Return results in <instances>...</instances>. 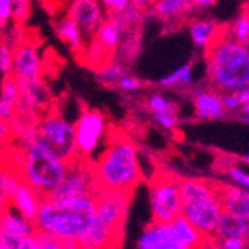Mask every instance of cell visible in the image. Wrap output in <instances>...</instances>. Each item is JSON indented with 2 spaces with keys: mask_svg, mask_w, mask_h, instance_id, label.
I'll use <instances>...</instances> for the list:
<instances>
[{
  "mask_svg": "<svg viewBox=\"0 0 249 249\" xmlns=\"http://www.w3.org/2000/svg\"><path fill=\"white\" fill-rule=\"evenodd\" d=\"M100 191L131 196L142 182V166L138 146L128 134L112 128L106 146L93 161Z\"/></svg>",
  "mask_w": 249,
  "mask_h": 249,
  "instance_id": "6da1fadb",
  "label": "cell"
},
{
  "mask_svg": "<svg viewBox=\"0 0 249 249\" xmlns=\"http://www.w3.org/2000/svg\"><path fill=\"white\" fill-rule=\"evenodd\" d=\"M96 196H45L35 219L36 231L79 242L91 225Z\"/></svg>",
  "mask_w": 249,
  "mask_h": 249,
  "instance_id": "7a4b0ae2",
  "label": "cell"
},
{
  "mask_svg": "<svg viewBox=\"0 0 249 249\" xmlns=\"http://www.w3.org/2000/svg\"><path fill=\"white\" fill-rule=\"evenodd\" d=\"M211 85L221 93H236L249 87V54L245 45L229 35V27L205 51Z\"/></svg>",
  "mask_w": 249,
  "mask_h": 249,
  "instance_id": "3957f363",
  "label": "cell"
},
{
  "mask_svg": "<svg viewBox=\"0 0 249 249\" xmlns=\"http://www.w3.org/2000/svg\"><path fill=\"white\" fill-rule=\"evenodd\" d=\"M131 196L99 191L94 216L85 236L78 242L79 249H120Z\"/></svg>",
  "mask_w": 249,
  "mask_h": 249,
  "instance_id": "277c9868",
  "label": "cell"
},
{
  "mask_svg": "<svg viewBox=\"0 0 249 249\" xmlns=\"http://www.w3.org/2000/svg\"><path fill=\"white\" fill-rule=\"evenodd\" d=\"M67 166L69 164L51 155L36 141L26 146H18L17 172L42 197L51 196L63 184Z\"/></svg>",
  "mask_w": 249,
  "mask_h": 249,
  "instance_id": "5b68a950",
  "label": "cell"
},
{
  "mask_svg": "<svg viewBox=\"0 0 249 249\" xmlns=\"http://www.w3.org/2000/svg\"><path fill=\"white\" fill-rule=\"evenodd\" d=\"M205 242L184 216H179L172 222H149L136 242V249H203Z\"/></svg>",
  "mask_w": 249,
  "mask_h": 249,
  "instance_id": "8992f818",
  "label": "cell"
},
{
  "mask_svg": "<svg viewBox=\"0 0 249 249\" xmlns=\"http://www.w3.org/2000/svg\"><path fill=\"white\" fill-rule=\"evenodd\" d=\"M35 141L66 164L79 158L75 142V124L57 110H47L39 117Z\"/></svg>",
  "mask_w": 249,
  "mask_h": 249,
  "instance_id": "52a82bcc",
  "label": "cell"
},
{
  "mask_svg": "<svg viewBox=\"0 0 249 249\" xmlns=\"http://www.w3.org/2000/svg\"><path fill=\"white\" fill-rule=\"evenodd\" d=\"M149 205L154 222H172L182 216L180 179L167 172L154 175L149 182Z\"/></svg>",
  "mask_w": 249,
  "mask_h": 249,
  "instance_id": "ba28073f",
  "label": "cell"
},
{
  "mask_svg": "<svg viewBox=\"0 0 249 249\" xmlns=\"http://www.w3.org/2000/svg\"><path fill=\"white\" fill-rule=\"evenodd\" d=\"M75 124V142L78 157L84 160L94 161V155L100 145L109 138V121L99 109L85 107L79 114Z\"/></svg>",
  "mask_w": 249,
  "mask_h": 249,
  "instance_id": "9c48e42d",
  "label": "cell"
},
{
  "mask_svg": "<svg viewBox=\"0 0 249 249\" xmlns=\"http://www.w3.org/2000/svg\"><path fill=\"white\" fill-rule=\"evenodd\" d=\"M221 215L222 208L219 205L218 194L206 198L184 201L182 206V216L205 239L215 236Z\"/></svg>",
  "mask_w": 249,
  "mask_h": 249,
  "instance_id": "30bf717a",
  "label": "cell"
},
{
  "mask_svg": "<svg viewBox=\"0 0 249 249\" xmlns=\"http://www.w3.org/2000/svg\"><path fill=\"white\" fill-rule=\"evenodd\" d=\"M99 191L93 161L76 158L67 166L63 184L51 196H97Z\"/></svg>",
  "mask_w": 249,
  "mask_h": 249,
  "instance_id": "8fae6325",
  "label": "cell"
},
{
  "mask_svg": "<svg viewBox=\"0 0 249 249\" xmlns=\"http://www.w3.org/2000/svg\"><path fill=\"white\" fill-rule=\"evenodd\" d=\"M18 85H39L42 82V58L33 42L24 40L14 50L12 75Z\"/></svg>",
  "mask_w": 249,
  "mask_h": 249,
  "instance_id": "7c38bea8",
  "label": "cell"
},
{
  "mask_svg": "<svg viewBox=\"0 0 249 249\" xmlns=\"http://www.w3.org/2000/svg\"><path fill=\"white\" fill-rule=\"evenodd\" d=\"M66 15L79 26L87 40L94 37L107 18L102 0H72Z\"/></svg>",
  "mask_w": 249,
  "mask_h": 249,
  "instance_id": "4fadbf2b",
  "label": "cell"
},
{
  "mask_svg": "<svg viewBox=\"0 0 249 249\" xmlns=\"http://www.w3.org/2000/svg\"><path fill=\"white\" fill-rule=\"evenodd\" d=\"M36 234L35 224L21 216L12 208H6L0 219V243L8 249H18L26 239Z\"/></svg>",
  "mask_w": 249,
  "mask_h": 249,
  "instance_id": "5bb4252c",
  "label": "cell"
},
{
  "mask_svg": "<svg viewBox=\"0 0 249 249\" xmlns=\"http://www.w3.org/2000/svg\"><path fill=\"white\" fill-rule=\"evenodd\" d=\"M215 187L224 213H229L239 219L249 216V190L224 184H215Z\"/></svg>",
  "mask_w": 249,
  "mask_h": 249,
  "instance_id": "9a60e30c",
  "label": "cell"
},
{
  "mask_svg": "<svg viewBox=\"0 0 249 249\" xmlns=\"http://www.w3.org/2000/svg\"><path fill=\"white\" fill-rule=\"evenodd\" d=\"M42 196L33 190L24 180H21L19 185L14 190L9 201V208H12L15 212H18L21 216L32 221L35 224V219L37 216L39 208H40Z\"/></svg>",
  "mask_w": 249,
  "mask_h": 249,
  "instance_id": "2e32d148",
  "label": "cell"
},
{
  "mask_svg": "<svg viewBox=\"0 0 249 249\" xmlns=\"http://www.w3.org/2000/svg\"><path fill=\"white\" fill-rule=\"evenodd\" d=\"M54 32L60 40H63L67 47H69L73 54L76 55H84L87 50V39L79 29V26L71 18V17H60L54 22Z\"/></svg>",
  "mask_w": 249,
  "mask_h": 249,
  "instance_id": "e0dca14e",
  "label": "cell"
},
{
  "mask_svg": "<svg viewBox=\"0 0 249 249\" xmlns=\"http://www.w3.org/2000/svg\"><path fill=\"white\" fill-rule=\"evenodd\" d=\"M194 8L193 0H157L151 12L163 22H178L187 18Z\"/></svg>",
  "mask_w": 249,
  "mask_h": 249,
  "instance_id": "ac0fdd59",
  "label": "cell"
},
{
  "mask_svg": "<svg viewBox=\"0 0 249 249\" xmlns=\"http://www.w3.org/2000/svg\"><path fill=\"white\" fill-rule=\"evenodd\" d=\"M227 30L213 19H194L190 22V35L196 47L208 50L211 45Z\"/></svg>",
  "mask_w": 249,
  "mask_h": 249,
  "instance_id": "d6986e66",
  "label": "cell"
},
{
  "mask_svg": "<svg viewBox=\"0 0 249 249\" xmlns=\"http://www.w3.org/2000/svg\"><path fill=\"white\" fill-rule=\"evenodd\" d=\"M19 99L18 82L12 78H3L0 82V121L11 124L17 117V107Z\"/></svg>",
  "mask_w": 249,
  "mask_h": 249,
  "instance_id": "ffe728a7",
  "label": "cell"
},
{
  "mask_svg": "<svg viewBox=\"0 0 249 249\" xmlns=\"http://www.w3.org/2000/svg\"><path fill=\"white\" fill-rule=\"evenodd\" d=\"M194 109L200 120H216L224 117L225 109L221 96L211 89H201L194 96Z\"/></svg>",
  "mask_w": 249,
  "mask_h": 249,
  "instance_id": "44dd1931",
  "label": "cell"
},
{
  "mask_svg": "<svg viewBox=\"0 0 249 249\" xmlns=\"http://www.w3.org/2000/svg\"><path fill=\"white\" fill-rule=\"evenodd\" d=\"M19 173L11 166H0V211L9 208V201L14 190L21 182Z\"/></svg>",
  "mask_w": 249,
  "mask_h": 249,
  "instance_id": "7402d4cb",
  "label": "cell"
},
{
  "mask_svg": "<svg viewBox=\"0 0 249 249\" xmlns=\"http://www.w3.org/2000/svg\"><path fill=\"white\" fill-rule=\"evenodd\" d=\"M96 75L102 84L110 88H115L117 84L121 81V78L128 75V67L125 63H121L118 60H110L109 63L96 69Z\"/></svg>",
  "mask_w": 249,
  "mask_h": 249,
  "instance_id": "603a6c76",
  "label": "cell"
},
{
  "mask_svg": "<svg viewBox=\"0 0 249 249\" xmlns=\"http://www.w3.org/2000/svg\"><path fill=\"white\" fill-rule=\"evenodd\" d=\"M213 237H216V239L243 237L242 236V222H240V219L236 218V216H231L229 213H224L222 212Z\"/></svg>",
  "mask_w": 249,
  "mask_h": 249,
  "instance_id": "cb8c5ba5",
  "label": "cell"
},
{
  "mask_svg": "<svg viewBox=\"0 0 249 249\" xmlns=\"http://www.w3.org/2000/svg\"><path fill=\"white\" fill-rule=\"evenodd\" d=\"M191 81H193V66L184 64L178 67L172 73L163 76L158 81V85L169 88V87H176V85H190Z\"/></svg>",
  "mask_w": 249,
  "mask_h": 249,
  "instance_id": "d4e9b609",
  "label": "cell"
},
{
  "mask_svg": "<svg viewBox=\"0 0 249 249\" xmlns=\"http://www.w3.org/2000/svg\"><path fill=\"white\" fill-rule=\"evenodd\" d=\"M35 239H36V249H79L76 242L63 240L39 231H36Z\"/></svg>",
  "mask_w": 249,
  "mask_h": 249,
  "instance_id": "484cf974",
  "label": "cell"
},
{
  "mask_svg": "<svg viewBox=\"0 0 249 249\" xmlns=\"http://www.w3.org/2000/svg\"><path fill=\"white\" fill-rule=\"evenodd\" d=\"M229 35L242 45H246L249 42V11H245L239 15V18L229 29Z\"/></svg>",
  "mask_w": 249,
  "mask_h": 249,
  "instance_id": "4316f807",
  "label": "cell"
},
{
  "mask_svg": "<svg viewBox=\"0 0 249 249\" xmlns=\"http://www.w3.org/2000/svg\"><path fill=\"white\" fill-rule=\"evenodd\" d=\"M14 50L9 43L0 40V75L8 78L12 75V61H14Z\"/></svg>",
  "mask_w": 249,
  "mask_h": 249,
  "instance_id": "83f0119b",
  "label": "cell"
},
{
  "mask_svg": "<svg viewBox=\"0 0 249 249\" xmlns=\"http://www.w3.org/2000/svg\"><path fill=\"white\" fill-rule=\"evenodd\" d=\"M32 12L30 0H12V21L15 24L21 26L26 22Z\"/></svg>",
  "mask_w": 249,
  "mask_h": 249,
  "instance_id": "f1b7e54d",
  "label": "cell"
},
{
  "mask_svg": "<svg viewBox=\"0 0 249 249\" xmlns=\"http://www.w3.org/2000/svg\"><path fill=\"white\" fill-rule=\"evenodd\" d=\"M148 109L152 112V114H161V112H175V106L173 103L166 99L161 94H152L148 99Z\"/></svg>",
  "mask_w": 249,
  "mask_h": 249,
  "instance_id": "f546056e",
  "label": "cell"
},
{
  "mask_svg": "<svg viewBox=\"0 0 249 249\" xmlns=\"http://www.w3.org/2000/svg\"><path fill=\"white\" fill-rule=\"evenodd\" d=\"M102 5L109 17L125 12L128 8L133 6V0H102Z\"/></svg>",
  "mask_w": 249,
  "mask_h": 249,
  "instance_id": "4dcf8cb0",
  "label": "cell"
},
{
  "mask_svg": "<svg viewBox=\"0 0 249 249\" xmlns=\"http://www.w3.org/2000/svg\"><path fill=\"white\" fill-rule=\"evenodd\" d=\"M215 239L218 249H248V242L243 237H227V239Z\"/></svg>",
  "mask_w": 249,
  "mask_h": 249,
  "instance_id": "1f68e13d",
  "label": "cell"
},
{
  "mask_svg": "<svg viewBox=\"0 0 249 249\" xmlns=\"http://www.w3.org/2000/svg\"><path fill=\"white\" fill-rule=\"evenodd\" d=\"M141 87H142V81L128 73L124 78H121V81L117 84L115 88L121 89L123 93H133V91H138Z\"/></svg>",
  "mask_w": 249,
  "mask_h": 249,
  "instance_id": "d6a6232c",
  "label": "cell"
},
{
  "mask_svg": "<svg viewBox=\"0 0 249 249\" xmlns=\"http://www.w3.org/2000/svg\"><path fill=\"white\" fill-rule=\"evenodd\" d=\"M152 120L160 124L166 130H173L178 124L175 112H161V114H152Z\"/></svg>",
  "mask_w": 249,
  "mask_h": 249,
  "instance_id": "836d02e7",
  "label": "cell"
},
{
  "mask_svg": "<svg viewBox=\"0 0 249 249\" xmlns=\"http://www.w3.org/2000/svg\"><path fill=\"white\" fill-rule=\"evenodd\" d=\"M229 176L234 180L237 184V187L240 188H245V190H249V173H246L245 170L239 169V167H229L227 170Z\"/></svg>",
  "mask_w": 249,
  "mask_h": 249,
  "instance_id": "e575fe53",
  "label": "cell"
},
{
  "mask_svg": "<svg viewBox=\"0 0 249 249\" xmlns=\"http://www.w3.org/2000/svg\"><path fill=\"white\" fill-rule=\"evenodd\" d=\"M12 19V0H0V29L5 30Z\"/></svg>",
  "mask_w": 249,
  "mask_h": 249,
  "instance_id": "d590c367",
  "label": "cell"
},
{
  "mask_svg": "<svg viewBox=\"0 0 249 249\" xmlns=\"http://www.w3.org/2000/svg\"><path fill=\"white\" fill-rule=\"evenodd\" d=\"M221 100H222V106L225 110H237L239 107H242L236 93H225L221 96Z\"/></svg>",
  "mask_w": 249,
  "mask_h": 249,
  "instance_id": "8d00e7d4",
  "label": "cell"
},
{
  "mask_svg": "<svg viewBox=\"0 0 249 249\" xmlns=\"http://www.w3.org/2000/svg\"><path fill=\"white\" fill-rule=\"evenodd\" d=\"M12 141V130L11 124L0 121V151H2Z\"/></svg>",
  "mask_w": 249,
  "mask_h": 249,
  "instance_id": "74e56055",
  "label": "cell"
},
{
  "mask_svg": "<svg viewBox=\"0 0 249 249\" xmlns=\"http://www.w3.org/2000/svg\"><path fill=\"white\" fill-rule=\"evenodd\" d=\"M157 2V0H133V6L139 8L142 11H148L152 8V5Z\"/></svg>",
  "mask_w": 249,
  "mask_h": 249,
  "instance_id": "f35d334b",
  "label": "cell"
},
{
  "mask_svg": "<svg viewBox=\"0 0 249 249\" xmlns=\"http://www.w3.org/2000/svg\"><path fill=\"white\" fill-rule=\"evenodd\" d=\"M236 96H237V99H239L242 106L249 105V87L248 88H242V89H239V91H236Z\"/></svg>",
  "mask_w": 249,
  "mask_h": 249,
  "instance_id": "ab89813d",
  "label": "cell"
},
{
  "mask_svg": "<svg viewBox=\"0 0 249 249\" xmlns=\"http://www.w3.org/2000/svg\"><path fill=\"white\" fill-rule=\"evenodd\" d=\"M240 222H242V236L246 242H249V216L242 218Z\"/></svg>",
  "mask_w": 249,
  "mask_h": 249,
  "instance_id": "60d3db41",
  "label": "cell"
},
{
  "mask_svg": "<svg viewBox=\"0 0 249 249\" xmlns=\"http://www.w3.org/2000/svg\"><path fill=\"white\" fill-rule=\"evenodd\" d=\"M18 249H36V239H35V236L26 239L24 242L21 243V246Z\"/></svg>",
  "mask_w": 249,
  "mask_h": 249,
  "instance_id": "b9f144b4",
  "label": "cell"
},
{
  "mask_svg": "<svg viewBox=\"0 0 249 249\" xmlns=\"http://www.w3.org/2000/svg\"><path fill=\"white\" fill-rule=\"evenodd\" d=\"M196 8H209L212 5H215L218 0H193Z\"/></svg>",
  "mask_w": 249,
  "mask_h": 249,
  "instance_id": "7bdbcfd3",
  "label": "cell"
},
{
  "mask_svg": "<svg viewBox=\"0 0 249 249\" xmlns=\"http://www.w3.org/2000/svg\"><path fill=\"white\" fill-rule=\"evenodd\" d=\"M242 109H243L245 115L248 117V121H249V105H245V106H242Z\"/></svg>",
  "mask_w": 249,
  "mask_h": 249,
  "instance_id": "ee69618b",
  "label": "cell"
},
{
  "mask_svg": "<svg viewBox=\"0 0 249 249\" xmlns=\"http://www.w3.org/2000/svg\"><path fill=\"white\" fill-rule=\"evenodd\" d=\"M243 161L249 164V155H245V157H243Z\"/></svg>",
  "mask_w": 249,
  "mask_h": 249,
  "instance_id": "f6af8a7d",
  "label": "cell"
},
{
  "mask_svg": "<svg viewBox=\"0 0 249 249\" xmlns=\"http://www.w3.org/2000/svg\"><path fill=\"white\" fill-rule=\"evenodd\" d=\"M245 48H246V51H248V54H249V42H248V43L245 45Z\"/></svg>",
  "mask_w": 249,
  "mask_h": 249,
  "instance_id": "bcb514c9",
  "label": "cell"
},
{
  "mask_svg": "<svg viewBox=\"0 0 249 249\" xmlns=\"http://www.w3.org/2000/svg\"><path fill=\"white\" fill-rule=\"evenodd\" d=\"M2 36H3V30L0 29V40H2Z\"/></svg>",
  "mask_w": 249,
  "mask_h": 249,
  "instance_id": "7dc6e473",
  "label": "cell"
},
{
  "mask_svg": "<svg viewBox=\"0 0 249 249\" xmlns=\"http://www.w3.org/2000/svg\"><path fill=\"white\" fill-rule=\"evenodd\" d=\"M0 249H8V248H6L5 245H2V243H0Z\"/></svg>",
  "mask_w": 249,
  "mask_h": 249,
  "instance_id": "c3c4849f",
  "label": "cell"
},
{
  "mask_svg": "<svg viewBox=\"0 0 249 249\" xmlns=\"http://www.w3.org/2000/svg\"><path fill=\"white\" fill-rule=\"evenodd\" d=\"M2 212H3V211H0V219H2Z\"/></svg>",
  "mask_w": 249,
  "mask_h": 249,
  "instance_id": "681fc988",
  "label": "cell"
},
{
  "mask_svg": "<svg viewBox=\"0 0 249 249\" xmlns=\"http://www.w3.org/2000/svg\"><path fill=\"white\" fill-rule=\"evenodd\" d=\"M248 249H249V242H248Z\"/></svg>",
  "mask_w": 249,
  "mask_h": 249,
  "instance_id": "f907efd6",
  "label": "cell"
}]
</instances>
